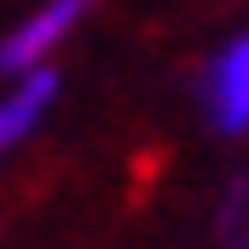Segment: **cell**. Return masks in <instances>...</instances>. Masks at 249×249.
Masks as SVG:
<instances>
[{"mask_svg":"<svg viewBox=\"0 0 249 249\" xmlns=\"http://www.w3.org/2000/svg\"><path fill=\"white\" fill-rule=\"evenodd\" d=\"M214 238H220V249H249V168L226 186V197H220Z\"/></svg>","mask_w":249,"mask_h":249,"instance_id":"obj_4","label":"cell"},{"mask_svg":"<svg viewBox=\"0 0 249 249\" xmlns=\"http://www.w3.org/2000/svg\"><path fill=\"white\" fill-rule=\"evenodd\" d=\"M53 93H58V75H53V70H35V75H29V81L0 105V151H6V145H18L29 127L41 122V110H47V99H53Z\"/></svg>","mask_w":249,"mask_h":249,"instance_id":"obj_3","label":"cell"},{"mask_svg":"<svg viewBox=\"0 0 249 249\" xmlns=\"http://www.w3.org/2000/svg\"><path fill=\"white\" fill-rule=\"evenodd\" d=\"M81 12H87V0H47L23 29H12V35L0 41V70H35V58H47V53L58 47Z\"/></svg>","mask_w":249,"mask_h":249,"instance_id":"obj_1","label":"cell"},{"mask_svg":"<svg viewBox=\"0 0 249 249\" xmlns=\"http://www.w3.org/2000/svg\"><path fill=\"white\" fill-rule=\"evenodd\" d=\"M203 99H209V116H214L220 133H244L249 127V35L232 41V47L214 58Z\"/></svg>","mask_w":249,"mask_h":249,"instance_id":"obj_2","label":"cell"}]
</instances>
